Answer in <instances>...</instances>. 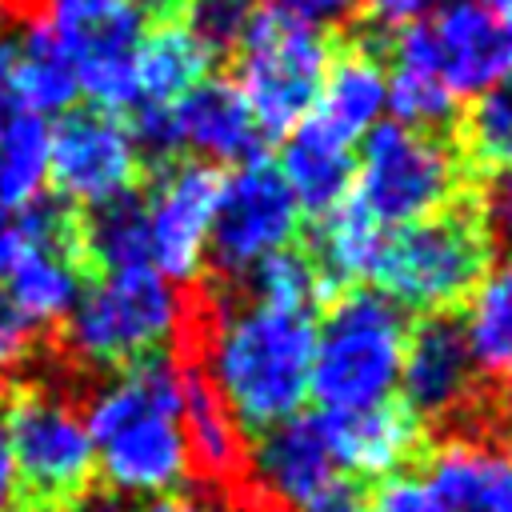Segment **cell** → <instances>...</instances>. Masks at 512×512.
<instances>
[{"label":"cell","instance_id":"6da1fadb","mask_svg":"<svg viewBox=\"0 0 512 512\" xmlns=\"http://www.w3.org/2000/svg\"><path fill=\"white\" fill-rule=\"evenodd\" d=\"M312 340V312L276 308L248 292H228L212 300L196 324V364L236 428L244 436H260L304 408Z\"/></svg>","mask_w":512,"mask_h":512},{"label":"cell","instance_id":"7a4b0ae2","mask_svg":"<svg viewBox=\"0 0 512 512\" xmlns=\"http://www.w3.org/2000/svg\"><path fill=\"white\" fill-rule=\"evenodd\" d=\"M96 472L116 496H172L188 476L180 428V360L152 356L112 372L84 408Z\"/></svg>","mask_w":512,"mask_h":512},{"label":"cell","instance_id":"3957f363","mask_svg":"<svg viewBox=\"0 0 512 512\" xmlns=\"http://www.w3.org/2000/svg\"><path fill=\"white\" fill-rule=\"evenodd\" d=\"M188 332V304L156 268L100 272L60 324V348L88 372H120L128 364L168 356Z\"/></svg>","mask_w":512,"mask_h":512},{"label":"cell","instance_id":"277c9868","mask_svg":"<svg viewBox=\"0 0 512 512\" xmlns=\"http://www.w3.org/2000/svg\"><path fill=\"white\" fill-rule=\"evenodd\" d=\"M404 312L376 288H344L312 340L308 396L324 416L364 412L392 400L404 360Z\"/></svg>","mask_w":512,"mask_h":512},{"label":"cell","instance_id":"5b68a950","mask_svg":"<svg viewBox=\"0 0 512 512\" xmlns=\"http://www.w3.org/2000/svg\"><path fill=\"white\" fill-rule=\"evenodd\" d=\"M492 268V236L480 220L476 200H452L448 208L392 228L384 236L372 280L400 312L448 316L472 296L480 276Z\"/></svg>","mask_w":512,"mask_h":512},{"label":"cell","instance_id":"8992f818","mask_svg":"<svg viewBox=\"0 0 512 512\" xmlns=\"http://www.w3.org/2000/svg\"><path fill=\"white\" fill-rule=\"evenodd\" d=\"M236 88L260 136H288L312 108L332 64V40L320 24L276 8H256L236 36Z\"/></svg>","mask_w":512,"mask_h":512},{"label":"cell","instance_id":"52a82bcc","mask_svg":"<svg viewBox=\"0 0 512 512\" xmlns=\"http://www.w3.org/2000/svg\"><path fill=\"white\" fill-rule=\"evenodd\" d=\"M464 160L444 132H424L400 120H380L356 156L352 200L380 224L404 228L460 200Z\"/></svg>","mask_w":512,"mask_h":512},{"label":"cell","instance_id":"ba28073f","mask_svg":"<svg viewBox=\"0 0 512 512\" xmlns=\"http://www.w3.org/2000/svg\"><path fill=\"white\" fill-rule=\"evenodd\" d=\"M4 432L16 464V492L40 512H64L92 488L96 448L84 412L48 384H20L8 400Z\"/></svg>","mask_w":512,"mask_h":512},{"label":"cell","instance_id":"9c48e42d","mask_svg":"<svg viewBox=\"0 0 512 512\" xmlns=\"http://www.w3.org/2000/svg\"><path fill=\"white\" fill-rule=\"evenodd\" d=\"M388 60L432 72L460 100L512 72V40L492 4L436 0L428 16L392 32Z\"/></svg>","mask_w":512,"mask_h":512},{"label":"cell","instance_id":"30bf717a","mask_svg":"<svg viewBox=\"0 0 512 512\" xmlns=\"http://www.w3.org/2000/svg\"><path fill=\"white\" fill-rule=\"evenodd\" d=\"M300 204L272 160L252 156L220 176L208 260L224 280L244 284L268 256L300 236Z\"/></svg>","mask_w":512,"mask_h":512},{"label":"cell","instance_id":"8fae6325","mask_svg":"<svg viewBox=\"0 0 512 512\" xmlns=\"http://www.w3.org/2000/svg\"><path fill=\"white\" fill-rule=\"evenodd\" d=\"M88 264L80 256L76 212L60 200H32L16 212V256L4 276V292L40 324L56 328L84 292Z\"/></svg>","mask_w":512,"mask_h":512},{"label":"cell","instance_id":"7c38bea8","mask_svg":"<svg viewBox=\"0 0 512 512\" xmlns=\"http://www.w3.org/2000/svg\"><path fill=\"white\" fill-rule=\"evenodd\" d=\"M140 152L124 116L104 108H68L48 128V184L60 204L96 208L136 188Z\"/></svg>","mask_w":512,"mask_h":512},{"label":"cell","instance_id":"4fadbf2b","mask_svg":"<svg viewBox=\"0 0 512 512\" xmlns=\"http://www.w3.org/2000/svg\"><path fill=\"white\" fill-rule=\"evenodd\" d=\"M220 172L200 160H168L144 204L148 228V268L172 284H192L208 264V236L216 212Z\"/></svg>","mask_w":512,"mask_h":512},{"label":"cell","instance_id":"5bb4252c","mask_svg":"<svg viewBox=\"0 0 512 512\" xmlns=\"http://www.w3.org/2000/svg\"><path fill=\"white\" fill-rule=\"evenodd\" d=\"M404 408L420 424L456 420L476 404L480 372L468 352L464 328L452 316H420L404 336L400 384Z\"/></svg>","mask_w":512,"mask_h":512},{"label":"cell","instance_id":"9a60e30c","mask_svg":"<svg viewBox=\"0 0 512 512\" xmlns=\"http://www.w3.org/2000/svg\"><path fill=\"white\" fill-rule=\"evenodd\" d=\"M68 48L76 88L104 112H128L136 104V48L144 32V12L132 0L104 4L88 16L52 24Z\"/></svg>","mask_w":512,"mask_h":512},{"label":"cell","instance_id":"2e32d148","mask_svg":"<svg viewBox=\"0 0 512 512\" xmlns=\"http://www.w3.org/2000/svg\"><path fill=\"white\" fill-rule=\"evenodd\" d=\"M244 468L252 472V484L260 488V496L280 508H304L340 476L320 412L316 416L296 412L264 428L252 452H244Z\"/></svg>","mask_w":512,"mask_h":512},{"label":"cell","instance_id":"e0dca14e","mask_svg":"<svg viewBox=\"0 0 512 512\" xmlns=\"http://www.w3.org/2000/svg\"><path fill=\"white\" fill-rule=\"evenodd\" d=\"M436 512H512V444L448 436L416 472Z\"/></svg>","mask_w":512,"mask_h":512},{"label":"cell","instance_id":"ac0fdd59","mask_svg":"<svg viewBox=\"0 0 512 512\" xmlns=\"http://www.w3.org/2000/svg\"><path fill=\"white\" fill-rule=\"evenodd\" d=\"M176 148L192 152L200 164H244L260 156V128L248 112V100L232 80L204 76L180 100L168 104Z\"/></svg>","mask_w":512,"mask_h":512},{"label":"cell","instance_id":"d6986e66","mask_svg":"<svg viewBox=\"0 0 512 512\" xmlns=\"http://www.w3.org/2000/svg\"><path fill=\"white\" fill-rule=\"evenodd\" d=\"M324 416V412H320ZM336 464L352 476H392L404 472V464L420 448V420L400 404L384 400L364 412H344V416H324Z\"/></svg>","mask_w":512,"mask_h":512},{"label":"cell","instance_id":"ffe728a7","mask_svg":"<svg viewBox=\"0 0 512 512\" xmlns=\"http://www.w3.org/2000/svg\"><path fill=\"white\" fill-rule=\"evenodd\" d=\"M276 172L292 188L300 212L324 216L352 192V172H356V152L352 140L320 124L312 112L284 136Z\"/></svg>","mask_w":512,"mask_h":512},{"label":"cell","instance_id":"44dd1931","mask_svg":"<svg viewBox=\"0 0 512 512\" xmlns=\"http://www.w3.org/2000/svg\"><path fill=\"white\" fill-rule=\"evenodd\" d=\"M384 112H388L384 52H376L364 40L352 44V48L332 52V64L324 72V84H320L312 116L356 144L360 136H368L380 124Z\"/></svg>","mask_w":512,"mask_h":512},{"label":"cell","instance_id":"7402d4cb","mask_svg":"<svg viewBox=\"0 0 512 512\" xmlns=\"http://www.w3.org/2000/svg\"><path fill=\"white\" fill-rule=\"evenodd\" d=\"M180 428L188 464L208 484L228 488L244 472V432L236 428L196 360H180Z\"/></svg>","mask_w":512,"mask_h":512},{"label":"cell","instance_id":"603a6c76","mask_svg":"<svg viewBox=\"0 0 512 512\" xmlns=\"http://www.w3.org/2000/svg\"><path fill=\"white\" fill-rule=\"evenodd\" d=\"M216 48L176 12L140 32L136 48V104H172L204 76H212Z\"/></svg>","mask_w":512,"mask_h":512},{"label":"cell","instance_id":"cb8c5ba5","mask_svg":"<svg viewBox=\"0 0 512 512\" xmlns=\"http://www.w3.org/2000/svg\"><path fill=\"white\" fill-rule=\"evenodd\" d=\"M12 88L20 108L36 116H64L80 96L68 48L48 20H32L12 40Z\"/></svg>","mask_w":512,"mask_h":512},{"label":"cell","instance_id":"d4e9b609","mask_svg":"<svg viewBox=\"0 0 512 512\" xmlns=\"http://www.w3.org/2000/svg\"><path fill=\"white\" fill-rule=\"evenodd\" d=\"M316 232H312V264L320 268L324 284H344L352 288L356 280L372 276L376 268V256H380V244H384V228L352 200L344 196L336 208H328L324 216H316Z\"/></svg>","mask_w":512,"mask_h":512},{"label":"cell","instance_id":"484cf974","mask_svg":"<svg viewBox=\"0 0 512 512\" xmlns=\"http://www.w3.org/2000/svg\"><path fill=\"white\" fill-rule=\"evenodd\" d=\"M464 340L480 376L500 384L512 380V252L496 260L468 296Z\"/></svg>","mask_w":512,"mask_h":512},{"label":"cell","instance_id":"4316f807","mask_svg":"<svg viewBox=\"0 0 512 512\" xmlns=\"http://www.w3.org/2000/svg\"><path fill=\"white\" fill-rule=\"evenodd\" d=\"M76 236L88 268L120 272V268L148 264V228H144V204L136 192L84 208V216H76Z\"/></svg>","mask_w":512,"mask_h":512},{"label":"cell","instance_id":"83f0119b","mask_svg":"<svg viewBox=\"0 0 512 512\" xmlns=\"http://www.w3.org/2000/svg\"><path fill=\"white\" fill-rule=\"evenodd\" d=\"M456 152L464 168L488 176L512 168V72L468 100L456 120Z\"/></svg>","mask_w":512,"mask_h":512},{"label":"cell","instance_id":"f1b7e54d","mask_svg":"<svg viewBox=\"0 0 512 512\" xmlns=\"http://www.w3.org/2000/svg\"><path fill=\"white\" fill-rule=\"evenodd\" d=\"M48 188V120L16 112L0 132V204L8 212L28 208Z\"/></svg>","mask_w":512,"mask_h":512},{"label":"cell","instance_id":"f546056e","mask_svg":"<svg viewBox=\"0 0 512 512\" xmlns=\"http://www.w3.org/2000/svg\"><path fill=\"white\" fill-rule=\"evenodd\" d=\"M248 296L276 304V308H296V312H312L324 300V276L312 264V256L304 248H284L276 256H268L248 280H244Z\"/></svg>","mask_w":512,"mask_h":512},{"label":"cell","instance_id":"4dcf8cb0","mask_svg":"<svg viewBox=\"0 0 512 512\" xmlns=\"http://www.w3.org/2000/svg\"><path fill=\"white\" fill-rule=\"evenodd\" d=\"M48 328H40L4 288H0V380L20 376L44 348Z\"/></svg>","mask_w":512,"mask_h":512},{"label":"cell","instance_id":"1f68e13d","mask_svg":"<svg viewBox=\"0 0 512 512\" xmlns=\"http://www.w3.org/2000/svg\"><path fill=\"white\" fill-rule=\"evenodd\" d=\"M184 8H188L184 20H188L216 52H224V48L236 44L240 28H244L248 16L256 12V0H188Z\"/></svg>","mask_w":512,"mask_h":512},{"label":"cell","instance_id":"d6a6232c","mask_svg":"<svg viewBox=\"0 0 512 512\" xmlns=\"http://www.w3.org/2000/svg\"><path fill=\"white\" fill-rule=\"evenodd\" d=\"M368 512H436L416 472H392L368 496Z\"/></svg>","mask_w":512,"mask_h":512},{"label":"cell","instance_id":"836d02e7","mask_svg":"<svg viewBox=\"0 0 512 512\" xmlns=\"http://www.w3.org/2000/svg\"><path fill=\"white\" fill-rule=\"evenodd\" d=\"M476 208H480V220H484L488 236L512 248V168H500V172L488 176L484 196L476 200Z\"/></svg>","mask_w":512,"mask_h":512},{"label":"cell","instance_id":"e575fe53","mask_svg":"<svg viewBox=\"0 0 512 512\" xmlns=\"http://www.w3.org/2000/svg\"><path fill=\"white\" fill-rule=\"evenodd\" d=\"M432 4H436V0H360L356 8H364V16H368L372 28L396 32V28L416 24L420 16H428Z\"/></svg>","mask_w":512,"mask_h":512},{"label":"cell","instance_id":"d590c367","mask_svg":"<svg viewBox=\"0 0 512 512\" xmlns=\"http://www.w3.org/2000/svg\"><path fill=\"white\" fill-rule=\"evenodd\" d=\"M360 0H272V8L276 12H288V16H296V20H308V24H336V20H344V16H352V8H356Z\"/></svg>","mask_w":512,"mask_h":512},{"label":"cell","instance_id":"8d00e7d4","mask_svg":"<svg viewBox=\"0 0 512 512\" xmlns=\"http://www.w3.org/2000/svg\"><path fill=\"white\" fill-rule=\"evenodd\" d=\"M304 512H368V496L360 492L356 480H332L320 496H312L304 504Z\"/></svg>","mask_w":512,"mask_h":512},{"label":"cell","instance_id":"74e56055","mask_svg":"<svg viewBox=\"0 0 512 512\" xmlns=\"http://www.w3.org/2000/svg\"><path fill=\"white\" fill-rule=\"evenodd\" d=\"M104 4H116V0H28V16L32 20H48V24H64V20H76V16H88Z\"/></svg>","mask_w":512,"mask_h":512},{"label":"cell","instance_id":"f35d334b","mask_svg":"<svg viewBox=\"0 0 512 512\" xmlns=\"http://www.w3.org/2000/svg\"><path fill=\"white\" fill-rule=\"evenodd\" d=\"M20 112L16 88H12V40H0V132Z\"/></svg>","mask_w":512,"mask_h":512},{"label":"cell","instance_id":"ab89813d","mask_svg":"<svg viewBox=\"0 0 512 512\" xmlns=\"http://www.w3.org/2000/svg\"><path fill=\"white\" fill-rule=\"evenodd\" d=\"M140 512H228V508L216 504V500H204V496H180V492H172V496L148 500Z\"/></svg>","mask_w":512,"mask_h":512},{"label":"cell","instance_id":"60d3db41","mask_svg":"<svg viewBox=\"0 0 512 512\" xmlns=\"http://www.w3.org/2000/svg\"><path fill=\"white\" fill-rule=\"evenodd\" d=\"M64 512H132V508H128L124 496H116V492H108V488H88V492L76 496Z\"/></svg>","mask_w":512,"mask_h":512},{"label":"cell","instance_id":"b9f144b4","mask_svg":"<svg viewBox=\"0 0 512 512\" xmlns=\"http://www.w3.org/2000/svg\"><path fill=\"white\" fill-rule=\"evenodd\" d=\"M12 496H16V464H12V448H8V432L0 416V512H8Z\"/></svg>","mask_w":512,"mask_h":512},{"label":"cell","instance_id":"7bdbcfd3","mask_svg":"<svg viewBox=\"0 0 512 512\" xmlns=\"http://www.w3.org/2000/svg\"><path fill=\"white\" fill-rule=\"evenodd\" d=\"M12 256H16V212L0 204V280L12 268Z\"/></svg>","mask_w":512,"mask_h":512},{"label":"cell","instance_id":"ee69618b","mask_svg":"<svg viewBox=\"0 0 512 512\" xmlns=\"http://www.w3.org/2000/svg\"><path fill=\"white\" fill-rule=\"evenodd\" d=\"M140 12H160V16H176L180 12V0H132Z\"/></svg>","mask_w":512,"mask_h":512},{"label":"cell","instance_id":"f6af8a7d","mask_svg":"<svg viewBox=\"0 0 512 512\" xmlns=\"http://www.w3.org/2000/svg\"><path fill=\"white\" fill-rule=\"evenodd\" d=\"M0 8H8V12H24V16H28V0H0Z\"/></svg>","mask_w":512,"mask_h":512},{"label":"cell","instance_id":"bcb514c9","mask_svg":"<svg viewBox=\"0 0 512 512\" xmlns=\"http://www.w3.org/2000/svg\"><path fill=\"white\" fill-rule=\"evenodd\" d=\"M500 20H504V28H508V40H512V4H504V16H500Z\"/></svg>","mask_w":512,"mask_h":512},{"label":"cell","instance_id":"7dc6e473","mask_svg":"<svg viewBox=\"0 0 512 512\" xmlns=\"http://www.w3.org/2000/svg\"><path fill=\"white\" fill-rule=\"evenodd\" d=\"M260 512H296V508H280V504H264Z\"/></svg>","mask_w":512,"mask_h":512},{"label":"cell","instance_id":"c3c4849f","mask_svg":"<svg viewBox=\"0 0 512 512\" xmlns=\"http://www.w3.org/2000/svg\"><path fill=\"white\" fill-rule=\"evenodd\" d=\"M12 512H40V508H32V504H20V508H12Z\"/></svg>","mask_w":512,"mask_h":512},{"label":"cell","instance_id":"681fc988","mask_svg":"<svg viewBox=\"0 0 512 512\" xmlns=\"http://www.w3.org/2000/svg\"><path fill=\"white\" fill-rule=\"evenodd\" d=\"M484 4H512V0H484Z\"/></svg>","mask_w":512,"mask_h":512}]
</instances>
